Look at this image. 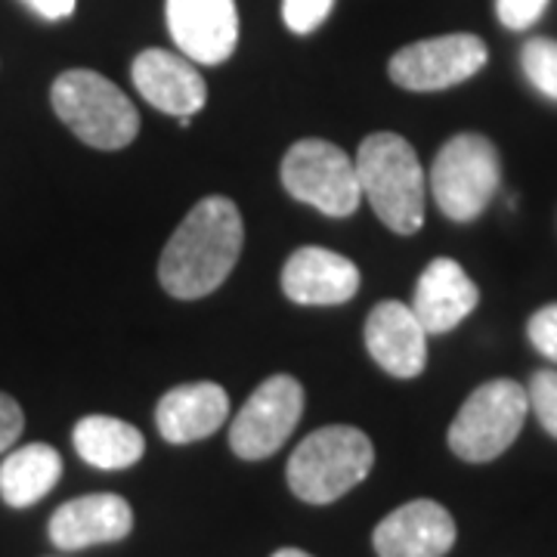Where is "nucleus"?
Masks as SVG:
<instances>
[{
	"label": "nucleus",
	"mask_w": 557,
	"mask_h": 557,
	"mask_svg": "<svg viewBox=\"0 0 557 557\" xmlns=\"http://www.w3.org/2000/svg\"><path fill=\"white\" fill-rule=\"evenodd\" d=\"M335 0H282V20L295 35H310L329 20Z\"/></svg>",
	"instance_id": "nucleus-22"
},
{
	"label": "nucleus",
	"mask_w": 557,
	"mask_h": 557,
	"mask_svg": "<svg viewBox=\"0 0 557 557\" xmlns=\"http://www.w3.org/2000/svg\"><path fill=\"white\" fill-rule=\"evenodd\" d=\"M245 226L236 201L201 199L174 230L159 260V282L168 295L196 300L218 292L242 255Z\"/></svg>",
	"instance_id": "nucleus-1"
},
{
	"label": "nucleus",
	"mask_w": 557,
	"mask_h": 557,
	"mask_svg": "<svg viewBox=\"0 0 557 557\" xmlns=\"http://www.w3.org/2000/svg\"><path fill=\"white\" fill-rule=\"evenodd\" d=\"M38 16H44V20L57 22V20H69L72 13H75V3L78 0H25Z\"/></svg>",
	"instance_id": "nucleus-26"
},
{
	"label": "nucleus",
	"mask_w": 557,
	"mask_h": 557,
	"mask_svg": "<svg viewBox=\"0 0 557 557\" xmlns=\"http://www.w3.org/2000/svg\"><path fill=\"white\" fill-rule=\"evenodd\" d=\"M75 449L78 456L102 468V471H121L137 465L143 453H146V440L134 424L121 421L112 416H87L75 424Z\"/></svg>",
	"instance_id": "nucleus-19"
},
{
	"label": "nucleus",
	"mask_w": 557,
	"mask_h": 557,
	"mask_svg": "<svg viewBox=\"0 0 557 557\" xmlns=\"http://www.w3.org/2000/svg\"><path fill=\"white\" fill-rule=\"evenodd\" d=\"M520 65L527 81L536 87L542 97L557 100V40L530 38L520 50Z\"/></svg>",
	"instance_id": "nucleus-20"
},
{
	"label": "nucleus",
	"mask_w": 557,
	"mask_h": 557,
	"mask_svg": "<svg viewBox=\"0 0 557 557\" xmlns=\"http://www.w3.org/2000/svg\"><path fill=\"white\" fill-rule=\"evenodd\" d=\"M22 428H25V418L16 399L10 394H0V456L20 440Z\"/></svg>",
	"instance_id": "nucleus-25"
},
{
	"label": "nucleus",
	"mask_w": 557,
	"mask_h": 557,
	"mask_svg": "<svg viewBox=\"0 0 557 557\" xmlns=\"http://www.w3.org/2000/svg\"><path fill=\"white\" fill-rule=\"evenodd\" d=\"M375 465L372 440L359 428H319L288 458V486L300 502L329 505L369 478Z\"/></svg>",
	"instance_id": "nucleus-3"
},
{
	"label": "nucleus",
	"mask_w": 557,
	"mask_h": 557,
	"mask_svg": "<svg viewBox=\"0 0 557 557\" xmlns=\"http://www.w3.org/2000/svg\"><path fill=\"white\" fill-rule=\"evenodd\" d=\"M379 557H443L456 545V520L431 498L399 505L375 527Z\"/></svg>",
	"instance_id": "nucleus-11"
},
{
	"label": "nucleus",
	"mask_w": 557,
	"mask_h": 557,
	"mask_svg": "<svg viewBox=\"0 0 557 557\" xmlns=\"http://www.w3.org/2000/svg\"><path fill=\"white\" fill-rule=\"evenodd\" d=\"M530 409L536 412L539 424L545 428L548 437L557 440V372L555 369H539L527 387Z\"/></svg>",
	"instance_id": "nucleus-21"
},
{
	"label": "nucleus",
	"mask_w": 557,
	"mask_h": 557,
	"mask_svg": "<svg viewBox=\"0 0 557 557\" xmlns=\"http://www.w3.org/2000/svg\"><path fill=\"white\" fill-rule=\"evenodd\" d=\"M282 186L292 199L329 218H350L359 208L357 164L329 139H300L282 159Z\"/></svg>",
	"instance_id": "nucleus-7"
},
{
	"label": "nucleus",
	"mask_w": 557,
	"mask_h": 557,
	"mask_svg": "<svg viewBox=\"0 0 557 557\" xmlns=\"http://www.w3.org/2000/svg\"><path fill=\"white\" fill-rule=\"evenodd\" d=\"M282 292H285V298L304 304V307L347 304L359 292V270L357 263L344 255L307 245L285 260Z\"/></svg>",
	"instance_id": "nucleus-12"
},
{
	"label": "nucleus",
	"mask_w": 557,
	"mask_h": 557,
	"mask_svg": "<svg viewBox=\"0 0 557 557\" xmlns=\"http://www.w3.org/2000/svg\"><path fill=\"white\" fill-rule=\"evenodd\" d=\"M548 0H496L498 22L511 32H527L533 28L542 13H545Z\"/></svg>",
	"instance_id": "nucleus-24"
},
{
	"label": "nucleus",
	"mask_w": 557,
	"mask_h": 557,
	"mask_svg": "<svg viewBox=\"0 0 557 557\" xmlns=\"http://www.w3.org/2000/svg\"><path fill=\"white\" fill-rule=\"evenodd\" d=\"M134 530L131 505L115 493L72 498L50 518V542L62 552H81L102 542H121Z\"/></svg>",
	"instance_id": "nucleus-15"
},
{
	"label": "nucleus",
	"mask_w": 557,
	"mask_h": 557,
	"mask_svg": "<svg viewBox=\"0 0 557 557\" xmlns=\"http://www.w3.org/2000/svg\"><path fill=\"white\" fill-rule=\"evenodd\" d=\"M273 557H313V555H307V552H300V548H282V552H276Z\"/></svg>",
	"instance_id": "nucleus-27"
},
{
	"label": "nucleus",
	"mask_w": 557,
	"mask_h": 557,
	"mask_svg": "<svg viewBox=\"0 0 557 557\" xmlns=\"http://www.w3.org/2000/svg\"><path fill=\"white\" fill-rule=\"evenodd\" d=\"M230 416V394L214 381L180 384L161 397L156 424L168 443H196L220 431Z\"/></svg>",
	"instance_id": "nucleus-17"
},
{
	"label": "nucleus",
	"mask_w": 557,
	"mask_h": 557,
	"mask_svg": "<svg viewBox=\"0 0 557 557\" xmlns=\"http://www.w3.org/2000/svg\"><path fill=\"white\" fill-rule=\"evenodd\" d=\"M486 60H490L486 44L478 35L458 32V35H440L403 47L399 53H394L387 72L403 90L434 94L474 78Z\"/></svg>",
	"instance_id": "nucleus-8"
},
{
	"label": "nucleus",
	"mask_w": 557,
	"mask_h": 557,
	"mask_svg": "<svg viewBox=\"0 0 557 557\" xmlns=\"http://www.w3.org/2000/svg\"><path fill=\"white\" fill-rule=\"evenodd\" d=\"M168 32L189 62L220 65L236 53L239 10L236 0H168Z\"/></svg>",
	"instance_id": "nucleus-10"
},
{
	"label": "nucleus",
	"mask_w": 557,
	"mask_h": 557,
	"mask_svg": "<svg viewBox=\"0 0 557 557\" xmlns=\"http://www.w3.org/2000/svg\"><path fill=\"white\" fill-rule=\"evenodd\" d=\"M53 109L60 121L94 149H124L137 139L139 115L127 94L100 72L72 69L53 81Z\"/></svg>",
	"instance_id": "nucleus-4"
},
{
	"label": "nucleus",
	"mask_w": 557,
	"mask_h": 557,
	"mask_svg": "<svg viewBox=\"0 0 557 557\" xmlns=\"http://www.w3.org/2000/svg\"><path fill=\"white\" fill-rule=\"evenodd\" d=\"M502 183L496 146L483 134H458L434 159L431 189L440 211L456 223L478 220Z\"/></svg>",
	"instance_id": "nucleus-6"
},
{
	"label": "nucleus",
	"mask_w": 557,
	"mask_h": 557,
	"mask_svg": "<svg viewBox=\"0 0 557 557\" xmlns=\"http://www.w3.org/2000/svg\"><path fill=\"white\" fill-rule=\"evenodd\" d=\"M357 177L379 220L399 236H412L424 223V171L409 139L399 134H372L359 143Z\"/></svg>",
	"instance_id": "nucleus-2"
},
{
	"label": "nucleus",
	"mask_w": 557,
	"mask_h": 557,
	"mask_svg": "<svg viewBox=\"0 0 557 557\" xmlns=\"http://www.w3.org/2000/svg\"><path fill=\"white\" fill-rule=\"evenodd\" d=\"M530 412L527 387L511 379L480 384L449 424V449L461 461L483 465L498 458L515 440Z\"/></svg>",
	"instance_id": "nucleus-5"
},
{
	"label": "nucleus",
	"mask_w": 557,
	"mask_h": 557,
	"mask_svg": "<svg viewBox=\"0 0 557 557\" xmlns=\"http://www.w3.org/2000/svg\"><path fill=\"white\" fill-rule=\"evenodd\" d=\"M304 416V387L292 375H273L260 384L230 428V446L245 461H260L282 449Z\"/></svg>",
	"instance_id": "nucleus-9"
},
{
	"label": "nucleus",
	"mask_w": 557,
	"mask_h": 557,
	"mask_svg": "<svg viewBox=\"0 0 557 557\" xmlns=\"http://www.w3.org/2000/svg\"><path fill=\"white\" fill-rule=\"evenodd\" d=\"M131 78L143 100L174 119L196 115L208 100V84L199 69L186 57L168 50H143L131 65Z\"/></svg>",
	"instance_id": "nucleus-14"
},
{
	"label": "nucleus",
	"mask_w": 557,
	"mask_h": 557,
	"mask_svg": "<svg viewBox=\"0 0 557 557\" xmlns=\"http://www.w3.org/2000/svg\"><path fill=\"white\" fill-rule=\"evenodd\" d=\"M366 347L394 379H418L428 366V332L399 300L379 304L366 319Z\"/></svg>",
	"instance_id": "nucleus-13"
},
{
	"label": "nucleus",
	"mask_w": 557,
	"mask_h": 557,
	"mask_svg": "<svg viewBox=\"0 0 557 557\" xmlns=\"http://www.w3.org/2000/svg\"><path fill=\"white\" fill-rule=\"evenodd\" d=\"M527 335H530V344L536 347L539 354L557 366V304H548V307H542L530 317Z\"/></svg>",
	"instance_id": "nucleus-23"
},
{
	"label": "nucleus",
	"mask_w": 557,
	"mask_h": 557,
	"mask_svg": "<svg viewBox=\"0 0 557 557\" xmlns=\"http://www.w3.org/2000/svg\"><path fill=\"white\" fill-rule=\"evenodd\" d=\"M480 292L453 258H437L424 267L416 285L412 313L428 335H446L474 313Z\"/></svg>",
	"instance_id": "nucleus-16"
},
{
	"label": "nucleus",
	"mask_w": 557,
	"mask_h": 557,
	"mask_svg": "<svg viewBox=\"0 0 557 557\" xmlns=\"http://www.w3.org/2000/svg\"><path fill=\"white\" fill-rule=\"evenodd\" d=\"M62 478V458L47 443H28L3 458L0 465V498L10 508H32Z\"/></svg>",
	"instance_id": "nucleus-18"
}]
</instances>
